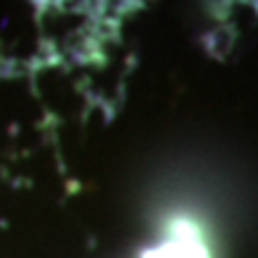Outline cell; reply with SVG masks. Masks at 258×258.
Instances as JSON below:
<instances>
[{
	"label": "cell",
	"mask_w": 258,
	"mask_h": 258,
	"mask_svg": "<svg viewBox=\"0 0 258 258\" xmlns=\"http://www.w3.org/2000/svg\"><path fill=\"white\" fill-rule=\"evenodd\" d=\"M151 258H203V251L194 237L189 241H186V237H182V239L172 241L170 246L158 251L156 256H151Z\"/></svg>",
	"instance_id": "cell-1"
}]
</instances>
